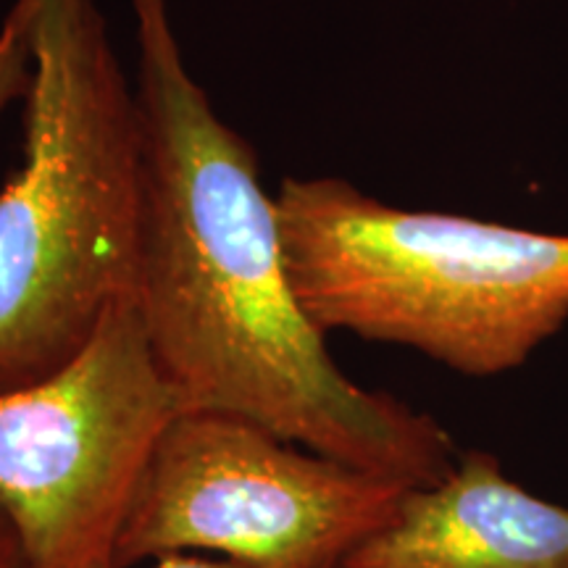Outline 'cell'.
<instances>
[{
    "label": "cell",
    "mask_w": 568,
    "mask_h": 568,
    "mask_svg": "<svg viewBox=\"0 0 568 568\" xmlns=\"http://www.w3.org/2000/svg\"><path fill=\"white\" fill-rule=\"evenodd\" d=\"M142 134L138 305L180 410H224L403 487L460 447L395 395L347 376L303 308L258 155L184 61L169 0H130Z\"/></svg>",
    "instance_id": "obj_1"
},
{
    "label": "cell",
    "mask_w": 568,
    "mask_h": 568,
    "mask_svg": "<svg viewBox=\"0 0 568 568\" xmlns=\"http://www.w3.org/2000/svg\"><path fill=\"white\" fill-rule=\"evenodd\" d=\"M30 48L21 163L0 187V393L77 358L138 297L142 134L98 0H13Z\"/></svg>",
    "instance_id": "obj_2"
},
{
    "label": "cell",
    "mask_w": 568,
    "mask_h": 568,
    "mask_svg": "<svg viewBox=\"0 0 568 568\" xmlns=\"http://www.w3.org/2000/svg\"><path fill=\"white\" fill-rule=\"evenodd\" d=\"M290 276L329 332L493 379L568 324V232L389 205L339 176L276 190Z\"/></svg>",
    "instance_id": "obj_3"
},
{
    "label": "cell",
    "mask_w": 568,
    "mask_h": 568,
    "mask_svg": "<svg viewBox=\"0 0 568 568\" xmlns=\"http://www.w3.org/2000/svg\"><path fill=\"white\" fill-rule=\"evenodd\" d=\"M406 489L224 410H176L116 545V568L213 552L247 568H339Z\"/></svg>",
    "instance_id": "obj_4"
},
{
    "label": "cell",
    "mask_w": 568,
    "mask_h": 568,
    "mask_svg": "<svg viewBox=\"0 0 568 568\" xmlns=\"http://www.w3.org/2000/svg\"><path fill=\"white\" fill-rule=\"evenodd\" d=\"M176 397L138 297L34 385L0 393V510L21 568H116V545Z\"/></svg>",
    "instance_id": "obj_5"
},
{
    "label": "cell",
    "mask_w": 568,
    "mask_h": 568,
    "mask_svg": "<svg viewBox=\"0 0 568 568\" xmlns=\"http://www.w3.org/2000/svg\"><path fill=\"white\" fill-rule=\"evenodd\" d=\"M339 568H568V506L529 493L493 453L460 450Z\"/></svg>",
    "instance_id": "obj_6"
},
{
    "label": "cell",
    "mask_w": 568,
    "mask_h": 568,
    "mask_svg": "<svg viewBox=\"0 0 568 568\" xmlns=\"http://www.w3.org/2000/svg\"><path fill=\"white\" fill-rule=\"evenodd\" d=\"M27 82H30V48H27L24 21L11 6L0 24V113L9 109V103L24 98Z\"/></svg>",
    "instance_id": "obj_7"
},
{
    "label": "cell",
    "mask_w": 568,
    "mask_h": 568,
    "mask_svg": "<svg viewBox=\"0 0 568 568\" xmlns=\"http://www.w3.org/2000/svg\"><path fill=\"white\" fill-rule=\"evenodd\" d=\"M151 568H247L240 564H232L226 558H205L195 556V552H172V556L155 558Z\"/></svg>",
    "instance_id": "obj_8"
},
{
    "label": "cell",
    "mask_w": 568,
    "mask_h": 568,
    "mask_svg": "<svg viewBox=\"0 0 568 568\" xmlns=\"http://www.w3.org/2000/svg\"><path fill=\"white\" fill-rule=\"evenodd\" d=\"M0 568H21V548L11 521L0 510Z\"/></svg>",
    "instance_id": "obj_9"
}]
</instances>
